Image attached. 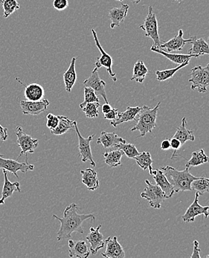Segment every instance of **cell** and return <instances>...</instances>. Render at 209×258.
<instances>
[{
	"mask_svg": "<svg viewBox=\"0 0 209 258\" xmlns=\"http://www.w3.org/2000/svg\"><path fill=\"white\" fill-rule=\"evenodd\" d=\"M81 208L76 203H72L65 208L63 212V217H57L53 214V218L59 220L60 227L57 232V241L68 240L71 238L73 232L84 234L82 224L85 220H95L96 217L94 214H79Z\"/></svg>",
	"mask_w": 209,
	"mask_h": 258,
	"instance_id": "1",
	"label": "cell"
},
{
	"mask_svg": "<svg viewBox=\"0 0 209 258\" xmlns=\"http://www.w3.org/2000/svg\"><path fill=\"white\" fill-rule=\"evenodd\" d=\"M161 170L168 178L169 182L174 186L175 193L179 191H188L192 190L191 184L193 181L199 179V177L193 176L189 172V169L185 168V170H178L177 168L167 165L161 167Z\"/></svg>",
	"mask_w": 209,
	"mask_h": 258,
	"instance_id": "2",
	"label": "cell"
},
{
	"mask_svg": "<svg viewBox=\"0 0 209 258\" xmlns=\"http://www.w3.org/2000/svg\"><path fill=\"white\" fill-rule=\"evenodd\" d=\"M161 102H159L155 107L151 109L150 106H143L138 112L135 121L136 124L131 128L130 131H138L140 132V137H145L146 134H151L153 130L157 126V112Z\"/></svg>",
	"mask_w": 209,
	"mask_h": 258,
	"instance_id": "3",
	"label": "cell"
},
{
	"mask_svg": "<svg viewBox=\"0 0 209 258\" xmlns=\"http://www.w3.org/2000/svg\"><path fill=\"white\" fill-rule=\"evenodd\" d=\"M140 28L145 31V37L152 39L154 46L160 47L164 43L159 34L158 21H157V16L154 12L153 6H150L148 15L145 19L144 23L140 26Z\"/></svg>",
	"mask_w": 209,
	"mask_h": 258,
	"instance_id": "4",
	"label": "cell"
},
{
	"mask_svg": "<svg viewBox=\"0 0 209 258\" xmlns=\"http://www.w3.org/2000/svg\"><path fill=\"white\" fill-rule=\"evenodd\" d=\"M190 77L188 81L192 84L191 90L196 89L199 93L207 92V87L209 86V63L205 67H195L191 70Z\"/></svg>",
	"mask_w": 209,
	"mask_h": 258,
	"instance_id": "5",
	"label": "cell"
},
{
	"mask_svg": "<svg viewBox=\"0 0 209 258\" xmlns=\"http://www.w3.org/2000/svg\"><path fill=\"white\" fill-rule=\"evenodd\" d=\"M16 136L17 144L21 149L17 160L18 161L22 156H24L25 161H26V163H28L27 154L28 153L34 152L36 148L38 146V139H34V138H32L31 136L28 135L26 133L23 132V128L20 126H17Z\"/></svg>",
	"mask_w": 209,
	"mask_h": 258,
	"instance_id": "6",
	"label": "cell"
},
{
	"mask_svg": "<svg viewBox=\"0 0 209 258\" xmlns=\"http://www.w3.org/2000/svg\"><path fill=\"white\" fill-rule=\"evenodd\" d=\"M145 183L147 184V187H145L144 191L141 194L142 198L148 200L150 206L154 209H161L162 202L168 199L166 195L164 193L161 187L157 184H152L148 179L145 180Z\"/></svg>",
	"mask_w": 209,
	"mask_h": 258,
	"instance_id": "7",
	"label": "cell"
},
{
	"mask_svg": "<svg viewBox=\"0 0 209 258\" xmlns=\"http://www.w3.org/2000/svg\"><path fill=\"white\" fill-rule=\"evenodd\" d=\"M92 34H93V39H94L96 46L98 47L100 52H101V57H98V58L96 59V62H95V68L98 70L102 67H105L109 76L113 79L114 82H116V75L113 72V58H112L110 54H107V53L104 51V48L101 46L95 29H92Z\"/></svg>",
	"mask_w": 209,
	"mask_h": 258,
	"instance_id": "8",
	"label": "cell"
},
{
	"mask_svg": "<svg viewBox=\"0 0 209 258\" xmlns=\"http://www.w3.org/2000/svg\"><path fill=\"white\" fill-rule=\"evenodd\" d=\"M75 129H76V134H77L78 139H79V150L80 152L81 161L83 162H89L91 164L93 167H96V162L93 160V154H92L91 147L90 143L94 138L95 134L90 136L88 138H84L81 136L78 128L77 122L75 121Z\"/></svg>",
	"mask_w": 209,
	"mask_h": 258,
	"instance_id": "9",
	"label": "cell"
},
{
	"mask_svg": "<svg viewBox=\"0 0 209 258\" xmlns=\"http://www.w3.org/2000/svg\"><path fill=\"white\" fill-rule=\"evenodd\" d=\"M199 194L196 192L195 198L192 204L187 209L186 212L182 217V220L185 223H193L195 218L199 215L205 216L207 219L209 216V206H202L199 203Z\"/></svg>",
	"mask_w": 209,
	"mask_h": 258,
	"instance_id": "10",
	"label": "cell"
},
{
	"mask_svg": "<svg viewBox=\"0 0 209 258\" xmlns=\"http://www.w3.org/2000/svg\"><path fill=\"white\" fill-rule=\"evenodd\" d=\"M0 169H4L7 171H10L13 173L15 176L19 179V176L17 175V172L22 171L23 173H27L29 170H33L34 169V165H30V164L22 163L19 162L17 160H13V159H5L4 156L0 154Z\"/></svg>",
	"mask_w": 209,
	"mask_h": 258,
	"instance_id": "11",
	"label": "cell"
},
{
	"mask_svg": "<svg viewBox=\"0 0 209 258\" xmlns=\"http://www.w3.org/2000/svg\"><path fill=\"white\" fill-rule=\"evenodd\" d=\"M49 101L47 99H42L40 101H21L20 102L22 112L24 115H38L43 113L47 109L49 105Z\"/></svg>",
	"mask_w": 209,
	"mask_h": 258,
	"instance_id": "12",
	"label": "cell"
},
{
	"mask_svg": "<svg viewBox=\"0 0 209 258\" xmlns=\"http://www.w3.org/2000/svg\"><path fill=\"white\" fill-rule=\"evenodd\" d=\"M84 85L93 89L97 95H101L104 98L105 103H109L105 91L106 83L100 78L97 69L95 68L92 72L91 76L84 81Z\"/></svg>",
	"mask_w": 209,
	"mask_h": 258,
	"instance_id": "13",
	"label": "cell"
},
{
	"mask_svg": "<svg viewBox=\"0 0 209 258\" xmlns=\"http://www.w3.org/2000/svg\"><path fill=\"white\" fill-rule=\"evenodd\" d=\"M193 40V37H190L189 39L183 38V31L182 29H179L178 31L177 36L168 40V42H164L160 46V48H162L164 51L167 52H172V51H181L185 44L187 43H191Z\"/></svg>",
	"mask_w": 209,
	"mask_h": 258,
	"instance_id": "14",
	"label": "cell"
},
{
	"mask_svg": "<svg viewBox=\"0 0 209 258\" xmlns=\"http://www.w3.org/2000/svg\"><path fill=\"white\" fill-rule=\"evenodd\" d=\"M102 225H98L96 228H90V233L87 236V241L90 244V252L96 254L98 251L104 248L105 245L104 236L100 232V228Z\"/></svg>",
	"mask_w": 209,
	"mask_h": 258,
	"instance_id": "15",
	"label": "cell"
},
{
	"mask_svg": "<svg viewBox=\"0 0 209 258\" xmlns=\"http://www.w3.org/2000/svg\"><path fill=\"white\" fill-rule=\"evenodd\" d=\"M125 139L118 137L115 133H109L102 131L97 141V144L104 147L106 151H109L112 148L116 149V147L121 143H126Z\"/></svg>",
	"mask_w": 209,
	"mask_h": 258,
	"instance_id": "16",
	"label": "cell"
},
{
	"mask_svg": "<svg viewBox=\"0 0 209 258\" xmlns=\"http://www.w3.org/2000/svg\"><path fill=\"white\" fill-rule=\"evenodd\" d=\"M107 244L106 251L101 255L106 258H124L125 252L121 244L118 243L117 237H109L105 240Z\"/></svg>",
	"mask_w": 209,
	"mask_h": 258,
	"instance_id": "17",
	"label": "cell"
},
{
	"mask_svg": "<svg viewBox=\"0 0 209 258\" xmlns=\"http://www.w3.org/2000/svg\"><path fill=\"white\" fill-rule=\"evenodd\" d=\"M152 176L154 180H155L156 184L161 187L162 190H163L164 193L166 195L167 198L170 199L172 198L174 194H175L174 186L169 182L168 178L166 177V176H165V173H164L161 169L154 170Z\"/></svg>",
	"mask_w": 209,
	"mask_h": 258,
	"instance_id": "18",
	"label": "cell"
},
{
	"mask_svg": "<svg viewBox=\"0 0 209 258\" xmlns=\"http://www.w3.org/2000/svg\"><path fill=\"white\" fill-rule=\"evenodd\" d=\"M68 244L70 257L87 258L91 254L84 240L74 242L68 239Z\"/></svg>",
	"mask_w": 209,
	"mask_h": 258,
	"instance_id": "19",
	"label": "cell"
},
{
	"mask_svg": "<svg viewBox=\"0 0 209 258\" xmlns=\"http://www.w3.org/2000/svg\"><path fill=\"white\" fill-rule=\"evenodd\" d=\"M129 6L127 4H121L120 8H114L109 12V19L111 20L110 28L115 29L118 27L121 23L124 22V19L127 15L129 10Z\"/></svg>",
	"mask_w": 209,
	"mask_h": 258,
	"instance_id": "20",
	"label": "cell"
},
{
	"mask_svg": "<svg viewBox=\"0 0 209 258\" xmlns=\"http://www.w3.org/2000/svg\"><path fill=\"white\" fill-rule=\"evenodd\" d=\"M3 173L4 174V185L2 191V197L0 198V205H4L6 199L12 197L14 192L18 191L21 193L22 191L20 183L18 182L12 183L9 181L7 170L3 169Z\"/></svg>",
	"mask_w": 209,
	"mask_h": 258,
	"instance_id": "21",
	"label": "cell"
},
{
	"mask_svg": "<svg viewBox=\"0 0 209 258\" xmlns=\"http://www.w3.org/2000/svg\"><path fill=\"white\" fill-rule=\"evenodd\" d=\"M141 109L142 107H140V106H135V107L127 106V109L124 112H118L116 119L110 122V124L113 126V127H117L121 123L135 121L137 115Z\"/></svg>",
	"mask_w": 209,
	"mask_h": 258,
	"instance_id": "22",
	"label": "cell"
},
{
	"mask_svg": "<svg viewBox=\"0 0 209 258\" xmlns=\"http://www.w3.org/2000/svg\"><path fill=\"white\" fill-rule=\"evenodd\" d=\"M81 182L90 190H95L99 187V180L96 170L93 168H87L81 170Z\"/></svg>",
	"mask_w": 209,
	"mask_h": 258,
	"instance_id": "23",
	"label": "cell"
},
{
	"mask_svg": "<svg viewBox=\"0 0 209 258\" xmlns=\"http://www.w3.org/2000/svg\"><path fill=\"white\" fill-rule=\"evenodd\" d=\"M151 50L154 51V52L162 54L164 57L171 60V62L177 63L178 65H181V64L183 63H189V61L191 60V57H193L192 55L188 54H171L170 52H167V51H164V50L160 48V47L154 46L151 47Z\"/></svg>",
	"mask_w": 209,
	"mask_h": 258,
	"instance_id": "24",
	"label": "cell"
},
{
	"mask_svg": "<svg viewBox=\"0 0 209 258\" xmlns=\"http://www.w3.org/2000/svg\"><path fill=\"white\" fill-rule=\"evenodd\" d=\"M191 43L192 47L188 50V54L194 57H199L204 54L209 55V44L203 38H197L194 36Z\"/></svg>",
	"mask_w": 209,
	"mask_h": 258,
	"instance_id": "25",
	"label": "cell"
},
{
	"mask_svg": "<svg viewBox=\"0 0 209 258\" xmlns=\"http://www.w3.org/2000/svg\"><path fill=\"white\" fill-rule=\"evenodd\" d=\"M24 95L28 101H40L44 98L45 90L40 84H31L25 87Z\"/></svg>",
	"mask_w": 209,
	"mask_h": 258,
	"instance_id": "26",
	"label": "cell"
},
{
	"mask_svg": "<svg viewBox=\"0 0 209 258\" xmlns=\"http://www.w3.org/2000/svg\"><path fill=\"white\" fill-rule=\"evenodd\" d=\"M174 138H176L178 140L180 141L182 145L186 143L188 141L193 142L195 140V137L193 135V131L190 130L187 126L186 118L184 117L182 120V123L180 126L177 128V132L174 134Z\"/></svg>",
	"mask_w": 209,
	"mask_h": 258,
	"instance_id": "27",
	"label": "cell"
},
{
	"mask_svg": "<svg viewBox=\"0 0 209 258\" xmlns=\"http://www.w3.org/2000/svg\"><path fill=\"white\" fill-rule=\"evenodd\" d=\"M77 58L73 57L71 60L69 67L67 71L63 74V81H64L65 91L70 92L74 87L77 80V74L76 71V62Z\"/></svg>",
	"mask_w": 209,
	"mask_h": 258,
	"instance_id": "28",
	"label": "cell"
},
{
	"mask_svg": "<svg viewBox=\"0 0 209 258\" xmlns=\"http://www.w3.org/2000/svg\"><path fill=\"white\" fill-rule=\"evenodd\" d=\"M59 123L57 127L51 130V133L55 136L63 135L67 131L75 128V121H71L69 118L63 115H58Z\"/></svg>",
	"mask_w": 209,
	"mask_h": 258,
	"instance_id": "29",
	"label": "cell"
},
{
	"mask_svg": "<svg viewBox=\"0 0 209 258\" xmlns=\"http://www.w3.org/2000/svg\"><path fill=\"white\" fill-rule=\"evenodd\" d=\"M208 162H209L208 156L205 155L203 149H200L192 153L191 159L187 162L186 165H185V168L190 169L191 167L199 166V165H203Z\"/></svg>",
	"mask_w": 209,
	"mask_h": 258,
	"instance_id": "30",
	"label": "cell"
},
{
	"mask_svg": "<svg viewBox=\"0 0 209 258\" xmlns=\"http://www.w3.org/2000/svg\"><path fill=\"white\" fill-rule=\"evenodd\" d=\"M136 162L137 165L141 167L143 170H149L150 175L152 176L154 168H153V161L152 157H151V153L148 151H143V153H140L138 156L134 157V159Z\"/></svg>",
	"mask_w": 209,
	"mask_h": 258,
	"instance_id": "31",
	"label": "cell"
},
{
	"mask_svg": "<svg viewBox=\"0 0 209 258\" xmlns=\"http://www.w3.org/2000/svg\"><path fill=\"white\" fill-rule=\"evenodd\" d=\"M124 153L120 150L106 151L104 153V162L111 167H116L121 165V158Z\"/></svg>",
	"mask_w": 209,
	"mask_h": 258,
	"instance_id": "32",
	"label": "cell"
},
{
	"mask_svg": "<svg viewBox=\"0 0 209 258\" xmlns=\"http://www.w3.org/2000/svg\"><path fill=\"white\" fill-rule=\"evenodd\" d=\"M148 74V70L143 60H138L135 62L133 67V73L130 81H135L138 83L144 82L147 75Z\"/></svg>",
	"mask_w": 209,
	"mask_h": 258,
	"instance_id": "33",
	"label": "cell"
},
{
	"mask_svg": "<svg viewBox=\"0 0 209 258\" xmlns=\"http://www.w3.org/2000/svg\"><path fill=\"white\" fill-rule=\"evenodd\" d=\"M192 190H196L199 195H204L205 193L209 192V178L199 177V179L193 181L191 184Z\"/></svg>",
	"mask_w": 209,
	"mask_h": 258,
	"instance_id": "34",
	"label": "cell"
},
{
	"mask_svg": "<svg viewBox=\"0 0 209 258\" xmlns=\"http://www.w3.org/2000/svg\"><path fill=\"white\" fill-rule=\"evenodd\" d=\"M189 63H183L181 65L178 66L176 68L170 69V70H163V71H157L156 72V76H157V81H165L167 80L170 79L172 78L174 75L176 74L177 72L180 70L181 69L184 68Z\"/></svg>",
	"mask_w": 209,
	"mask_h": 258,
	"instance_id": "35",
	"label": "cell"
},
{
	"mask_svg": "<svg viewBox=\"0 0 209 258\" xmlns=\"http://www.w3.org/2000/svg\"><path fill=\"white\" fill-rule=\"evenodd\" d=\"M0 4L3 5L5 18H8L20 9V5L17 3V0H0Z\"/></svg>",
	"mask_w": 209,
	"mask_h": 258,
	"instance_id": "36",
	"label": "cell"
},
{
	"mask_svg": "<svg viewBox=\"0 0 209 258\" xmlns=\"http://www.w3.org/2000/svg\"><path fill=\"white\" fill-rule=\"evenodd\" d=\"M115 150H120V151H122L124 154H125L129 159H134V157L140 154L135 145L127 143V142L120 144L116 147Z\"/></svg>",
	"mask_w": 209,
	"mask_h": 258,
	"instance_id": "37",
	"label": "cell"
},
{
	"mask_svg": "<svg viewBox=\"0 0 209 258\" xmlns=\"http://www.w3.org/2000/svg\"><path fill=\"white\" fill-rule=\"evenodd\" d=\"M100 106H101L100 102H92L85 104L81 109L84 111L87 118H96L98 116V108Z\"/></svg>",
	"mask_w": 209,
	"mask_h": 258,
	"instance_id": "38",
	"label": "cell"
},
{
	"mask_svg": "<svg viewBox=\"0 0 209 258\" xmlns=\"http://www.w3.org/2000/svg\"><path fill=\"white\" fill-rule=\"evenodd\" d=\"M92 102H100L97 94L93 89L90 87H86L84 88V101L82 104H80V107H83L85 104Z\"/></svg>",
	"mask_w": 209,
	"mask_h": 258,
	"instance_id": "39",
	"label": "cell"
},
{
	"mask_svg": "<svg viewBox=\"0 0 209 258\" xmlns=\"http://www.w3.org/2000/svg\"><path fill=\"white\" fill-rule=\"evenodd\" d=\"M46 118H47L46 126H47V127L50 130V131H51V130H54V128L57 127L59 123L58 115L56 116L54 114L48 113L47 116H46Z\"/></svg>",
	"mask_w": 209,
	"mask_h": 258,
	"instance_id": "40",
	"label": "cell"
},
{
	"mask_svg": "<svg viewBox=\"0 0 209 258\" xmlns=\"http://www.w3.org/2000/svg\"><path fill=\"white\" fill-rule=\"evenodd\" d=\"M170 142H171V148H172L174 150V153L172 155V159L173 158L175 157V156H179L177 154V151L178 150L180 149L181 147H182V144L181 143L180 141L178 140L176 138L172 137L170 140Z\"/></svg>",
	"mask_w": 209,
	"mask_h": 258,
	"instance_id": "41",
	"label": "cell"
},
{
	"mask_svg": "<svg viewBox=\"0 0 209 258\" xmlns=\"http://www.w3.org/2000/svg\"><path fill=\"white\" fill-rule=\"evenodd\" d=\"M53 6L57 11H63L68 6V0H54Z\"/></svg>",
	"mask_w": 209,
	"mask_h": 258,
	"instance_id": "42",
	"label": "cell"
},
{
	"mask_svg": "<svg viewBox=\"0 0 209 258\" xmlns=\"http://www.w3.org/2000/svg\"><path fill=\"white\" fill-rule=\"evenodd\" d=\"M118 110L117 109H112L110 112L104 114V118L105 119L110 120V121H113V120L116 119L118 115Z\"/></svg>",
	"mask_w": 209,
	"mask_h": 258,
	"instance_id": "43",
	"label": "cell"
},
{
	"mask_svg": "<svg viewBox=\"0 0 209 258\" xmlns=\"http://www.w3.org/2000/svg\"><path fill=\"white\" fill-rule=\"evenodd\" d=\"M191 258H200V249L199 248V242L197 240L193 241V254L191 255Z\"/></svg>",
	"mask_w": 209,
	"mask_h": 258,
	"instance_id": "44",
	"label": "cell"
},
{
	"mask_svg": "<svg viewBox=\"0 0 209 258\" xmlns=\"http://www.w3.org/2000/svg\"><path fill=\"white\" fill-rule=\"evenodd\" d=\"M9 135H8V129L7 128L4 127L0 124V139L3 142L7 140Z\"/></svg>",
	"mask_w": 209,
	"mask_h": 258,
	"instance_id": "45",
	"label": "cell"
},
{
	"mask_svg": "<svg viewBox=\"0 0 209 258\" xmlns=\"http://www.w3.org/2000/svg\"><path fill=\"white\" fill-rule=\"evenodd\" d=\"M171 148V142L169 139H165L161 142V149L162 151H168Z\"/></svg>",
	"mask_w": 209,
	"mask_h": 258,
	"instance_id": "46",
	"label": "cell"
},
{
	"mask_svg": "<svg viewBox=\"0 0 209 258\" xmlns=\"http://www.w3.org/2000/svg\"><path fill=\"white\" fill-rule=\"evenodd\" d=\"M112 109H113V108H112L111 105H110L109 103H106V104H104V105L102 106V108H101L103 114L107 113V112H110Z\"/></svg>",
	"mask_w": 209,
	"mask_h": 258,
	"instance_id": "47",
	"label": "cell"
},
{
	"mask_svg": "<svg viewBox=\"0 0 209 258\" xmlns=\"http://www.w3.org/2000/svg\"><path fill=\"white\" fill-rule=\"evenodd\" d=\"M115 1L123 2L125 1V0H115ZM127 1H131L132 3H135V4H138L142 0H127Z\"/></svg>",
	"mask_w": 209,
	"mask_h": 258,
	"instance_id": "48",
	"label": "cell"
},
{
	"mask_svg": "<svg viewBox=\"0 0 209 258\" xmlns=\"http://www.w3.org/2000/svg\"><path fill=\"white\" fill-rule=\"evenodd\" d=\"M174 1L178 2V3H182L183 0H174Z\"/></svg>",
	"mask_w": 209,
	"mask_h": 258,
	"instance_id": "49",
	"label": "cell"
},
{
	"mask_svg": "<svg viewBox=\"0 0 209 258\" xmlns=\"http://www.w3.org/2000/svg\"><path fill=\"white\" fill-rule=\"evenodd\" d=\"M207 258H209V254H208V255H207Z\"/></svg>",
	"mask_w": 209,
	"mask_h": 258,
	"instance_id": "50",
	"label": "cell"
},
{
	"mask_svg": "<svg viewBox=\"0 0 209 258\" xmlns=\"http://www.w3.org/2000/svg\"><path fill=\"white\" fill-rule=\"evenodd\" d=\"M208 43H209V37H208Z\"/></svg>",
	"mask_w": 209,
	"mask_h": 258,
	"instance_id": "51",
	"label": "cell"
}]
</instances>
